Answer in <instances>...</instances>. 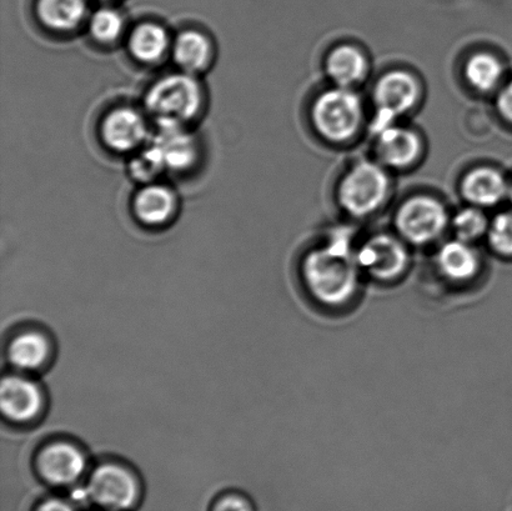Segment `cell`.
<instances>
[{
    "mask_svg": "<svg viewBox=\"0 0 512 511\" xmlns=\"http://www.w3.org/2000/svg\"><path fill=\"white\" fill-rule=\"evenodd\" d=\"M35 17L42 28L53 34H72L88 18L87 0H37Z\"/></svg>",
    "mask_w": 512,
    "mask_h": 511,
    "instance_id": "2e32d148",
    "label": "cell"
},
{
    "mask_svg": "<svg viewBox=\"0 0 512 511\" xmlns=\"http://www.w3.org/2000/svg\"><path fill=\"white\" fill-rule=\"evenodd\" d=\"M90 37L100 45L109 47L118 43L125 34L123 15L113 8H100L89 17Z\"/></svg>",
    "mask_w": 512,
    "mask_h": 511,
    "instance_id": "603a6c76",
    "label": "cell"
},
{
    "mask_svg": "<svg viewBox=\"0 0 512 511\" xmlns=\"http://www.w3.org/2000/svg\"><path fill=\"white\" fill-rule=\"evenodd\" d=\"M435 265L446 283L466 287L480 277L483 259L474 244L455 238L441 245L436 253Z\"/></svg>",
    "mask_w": 512,
    "mask_h": 511,
    "instance_id": "8fae6325",
    "label": "cell"
},
{
    "mask_svg": "<svg viewBox=\"0 0 512 511\" xmlns=\"http://www.w3.org/2000/svg\"><path fill=\"white\" fill-rule=\"evenodd\" d=\"M50 347L47 338L37 332H27L18 335L9 345V362L15 368L30 372L37 370L47 362Z\"/></svg>",
    "mask_w": 512,
    "mask_h": 511,
    "instance_id": "44dd1931",
    "label": "cell"
},
{
    "mask_svg": "<svg viewBox=\"0 0 512 511\" xmlns=\"http://www.w3.org/2000/svg\"><path fill=\"white\" fill-rule=\"evenodd\" d=\"M38 469L45 482L54 487H70L83 477L87 459L72 444L53 443L40 453Z\"/></svg>",
    "mask_w": 512,
    "mask_h": 511,
    "instance_id": "7c38bea8",
    "label": "cell"
},
{
    "mask_svg": "<svg viewBox=\"0 0 512 511\" xmlns=\"http://www.w3.org/2000/svg\"><path fill=\"white\" fill-rule=\"evenodd\" d=\"M420 87L418 80L404 70H394L383 75L374 89L376 118L374 132L390 127L400 115L410 112L418 104Z\"/></svg>",
    "mask_w": 512,
    "mask_h": 511,
    "instance_id": "9c48e42d",
    "label": "cell"
},
{
    "mask_svg": "<svg viewBox=\"0 0 512 511\" xmlns=\"http://www.w3.org/2000/svg\"><path fill=\"white\" fill-rule=\"evenodd\" d=\"M311 117L321 137L330 142H346L358 133L363 122V105L353 90L336 87L315 100Z\"/></svg>",
    "mask_w": 512,
    "mask_h": 511,
    "instance_id": "3957f363",
    "label": "cell"
},
{
    "mask_svg": "<svg viewBox=\"0 0 512 511\" xmlns=\"http://www.w3.org/2000/svg\"><path fill=\"white\" fill-rule=\"evenodd\" d=\"M510 185L504 175L493 168H478L466 174L461 192L478 208L495 207L509 197Z\"/></svg>",
    "mask_w": 512,
    "mask_h": 511,
    "instance_id": "d6986e66",
    "label": "cell"
},
{
    "mask_svg": "<svg viewBox=\"0 0 512 511\" xmlns=\"http://www.w3.org/2000/svg\"><path fill=\"white\" fill-rule=\"evenodd\" d=\"M178 209L179 200L174 190L157 182L143 184L132 200L135 219L149 228L169 224L177 215Z\"/></svg>",
    "mask_w": 512,
    "mask_h": 511,
    "instance_id": "4fadbf2b",
    "label": "cell"
},
{
    "mask_svg": "<svg viewBox=\"0 0 512 511\" xmlns=\"http://www.w3.org/2000/svg\"><path fill=\"white\" fill-rule=\"evenodd\" d=\"M205 104V93L197 75L179 70L150 85L144 98L145 113L157 124L188 127L199 118Z\"/></svg>",
    "mask_w": 512,
    "mask_h": 511,
    "instance_id": "7a4b0ae2",
    "label": "cell"
},
{
    "mask_svg": "<svg viewBox=\"0 0 512 511\" xmlns=\"http://www.w3.org/2000/svg\"><path fill=\"white\" fill-rule=\"evenodd\" d=\"M35 511H78L77 505L70 500L49 498L43 500Z\"/></svg>",
    "mask_w": 512,
    "mask_h": 511,
    "instance_id": "4316f807",
    "label": "cell"
},
{
    "mask_svg": "<svg viewBox=\"0 0 512 511\" xmlns=\"http://www.w3.org/2000/svg\"><path fill=\"white\" fill-rule=\"evenodd\" d=\"M173 38L168 29L157 22H142L130 30V57L144 65L163 62L172 52Z\"/></svg>",
    "mask_w": 512,
    "mask_h": 511,
    "instance_id": "e0dca14e",
    "label": "cell"
},
{
    "mask_svg": "<svg viewBox=\"0 0 512 511\" xmlns=\"http://www.w3.org/2000/svg\"><path fill=\"white\" fill-rule=\"evenodd\" d=\"M364 277L380 284L400 282L410 268L408 243L390 234H376L366 239L355 253Z\"/></svg>",
    "mask_w": 512,
    "mask_h": 511,
    "instance_id": "277c9868",
    "label": "cell"
},
{
    "mask_svg": "<svg viewBox=\"0 0 512 511\" xmlns=\"http://www.w3.org/2000/svg\"><path fill=\"white\" fill-rule=\"evenodd\" d=\"M449 223L444 205L425 195L406 200L395 217L399 237L411 245L435 242L444 234Z\"/></svg>",
    "mask_w": 512,
    "mask_h": 511,
    "instance_id": "8992f818",
    "label": "cell"
},
{
    "mask_svg": "<svg viewBox=\"0 0 512 511\" xmlns=\"http://www.w3.org/2000/svg\"><path fill=\"white\" fill-rule=\"evenodd\" d=\"M90 504L104 511H130L140 500V485L128 469L103 464L95 469L87 487Z\"/></svg>",
    "mask_w": 512,
    "mask_h": 511,
    "instance_id": "52a82bcc",
    "label": "cell"
},
{
    "mask_svg": "<svg viewBox=\"0 0 512 511\" xmlns=\"http://www.w3.org/2000/svg\"><path fill=\"white\" fill-rule=\"evenodd\" d=\"M174 63L182 72L198 75L212 65L215 47L212 38L200 29H184L173 38Z\"/></svg>",
    "mask_w": 512,
    "mask_h": 511,
    "instance_id": "9a60e30c",
    "label": "cell"
},
{
    "mask_svg": "<svg viewBox=\"0 0 512 511\" xmlns=\"http://www.w3.org/2000/svg\"><path fill=\"white\" fill-rule=\"evenodd\" d=\"M486 238L496 254L512 257V213H501L490 220Z\"/></svg>",
    "mask_w": 512,
    "mask_h": 511,
    "instance_id": "d4e9b609",
    "label": "cell"
},
{
    "mask_svg": "<svg viewBox=\"0 0 512 511\" xmlns=\"http://www.w3.org/2000/svg\"><path fill=\"white\" fill-rule=\"evenodd\" d=\"M326 73L336 87L350 88L358 84L368 73V62L358 48L341 45L326 59Z\"/></svg>",
    "mask_w": 512,
    "mask_h": 511,
    "instance_id": "ffe728a7",
    "label": "cell"
},
{
    "mask_svg": "<svg viewBox=\"0 0 512 511\" xmlns=\"http://www.w3.org/2000/svg\"><path fill=\"white\" fill-rule=\"evenodd\" d=\"M376 134V152L388 167L406 168L420 157L421 140L413 130L393 124Z\"/></svg>",
    "mask_w": 512,
    "mask_h": 511,
    "instance_id": "ac0fdd59",
    "label": "cell"
},
{
    "mask_svg": "<svg viewBox=\"0 0 512 511\" xmlns=\"http://www.w3.org/2000/svg\"><path fill=\"white\" fill-rule=\"evenodd\" d=\"M356 249L344 233L335 234L323 247L310 250L301 263V278L311 299L328 309L348 307L360 292Z\"/></svg>",
    "mask_w": 512,
    "mask_h": 511,
    "instance_id": "6da1fadb",
    "label": "cell"
},
{
    "mask_svg": "<svg viewBox=\"0 0 512 511\" xmlns=\"http://www.w3.org/2000/svg\"><path fill=\"white\" fill-rule=\"evenodd\" d=\"M390 192V180L379 164L363 162L351 168L341 180L339 202L354 217L373 214L384 204Z\"/></svg>",
    "mask_w": 512,
    "mask_h": 511,
    "instance_id": "5b68a950",
    "label": "cell"
},
{
    "mask_svg": "<svg viewBox=\"0 0 512 511\" xmlns=\"http://www.w3.org/2000/svg\"><path fill=\"white\" fill-rule=\"evenodd\" d=\"M490 220L486 218L483 210L478 207L460 210L451 220L455 238L474 244L476 240L486 237Z\"/></svg>",
    "mask_w": 512,
    "mask_h": 511,
    "instance_id": "cb8c5ba5",
    "label": "cell"
},
{
    "mask_svg": "<svg viewBox=\"0 0 512 511\" xmlns=\"http://www.w3.org/2000/svg\"><path fill=\"white\" fill-rule=\"evenodd\" d=\"M504 69L499 59L489 53H476L465 64V77L479 92H491L498 87Z\"/></svg>",
    "mask_w": 512,
    "mask_h": 511,
    "instance_id": "7402d4cb",
    "label": "cell"
},
{
    "mask_svg": "<svg viewBox=\"0 0 512 511\" xmlns=\"http://www.w3.org/2000/svg\"><path fill=\"white\" fill-rule=\"evenodd\" d=\"M148 143L157 154L165 172H189L198 163L199 143L187 127H157V132L150 137Z\"/></svg>",
    "mask_w": 512,
    "mask_h": 511,
    "instance_id": "30bf717a",
    "label": "cell"
},
{
    "mask_svg": "<svg viewBox=\"0 0 512 511\" xmlns=\"http://www.w3.org/2000/svg\"><path fill=\"white\" fill-rule=\"evenodd\" d=\"M212 511H255L254 505L243 495H224L213 504Z\"/></svg>",
    "mask_w": 512,
    "mask_h": 511,
    "instance_id": "484cf974",
    "label": "cell"
},
{
    "mask_svg": "<svg viewBox=\"0 0 512 511\" xmlns=\"http://www.w3.org/2000/svg\"><path fill=\"white\" fill-rule=\"evenodd\" d=\"M509 198H510L511 203H512V184L510 185Z\"/></svg>",
    "mask_w": 512,
    "mask_h": 511,
    "instance_id": "f1b7e54d",
    "label": "cell"
},
{
    "mask_svg": "<svg viewBox=\"0 0 512 511\" xmlns=\"http://www.w3.org/2000/svg\"><path fill=\"white\" fill-rule=\"evenodd\" d=\"M43 394L33 380L17 377L4 378L0 387V408L5 418L14 423H28L40 413Z\"/></svg>",
    "mask_w": 512,
    "mask_h": 511,
    "instance_id": "5bb4252c",
    "label": "cell"
},
{
    "mask_svg": "<svg viewBox=\"0 0 512 511\" xmlns=\"http://www.w3.org/2000/svg\"><path fill=\"white\" fill-rule=\"evenodd\" d=\"M498 108L500 114L512 123V82L501 90L498 98Z\"/></svg>",
    "mask_w": 512,
    "mask_h": 511,
    "instance_id": "83f0119b",
    "label": "cell"
},
{
    "mask_svg": "<svg viewBox=\"0 0 512 511\" xmlns=\"http://www.w3.org/2000/svg\"><path fill=\"white\" fill-rule=\"evenodd\" d=\"M150 137L147 115L130 105L110 109L99 123L100 142L114 154L137 153Z\"/></svg>",
    "mask_w": 512,
    "mask_h": 511,
    "instance_id": "ba28073f",
    "label": "cell"
}]
</instances>
